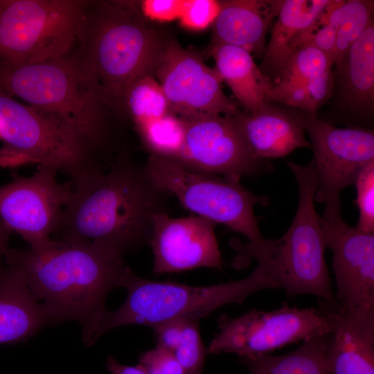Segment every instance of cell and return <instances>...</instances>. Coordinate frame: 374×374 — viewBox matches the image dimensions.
Returning a JSON list of instances; mask_svg holds the SVG:
<instances>
[{"mask_svg":"<svg viewBox=\"0 0 374 374\" xmlns=\"http://www.w3.org/2000/svg\"><path fill=\"white\" fill-rule=\"evenodd\" d=\"M170 197L144 165L125 152L105 172L73 189L55 240L97 245L123 256L148 244L154 219L168 213Z\"/></svg>","mask_w":374,"mask_h":374,"instance_id":"6da1fadb","label":"cell"},{"mask_svg":"<svg viewBox=\"0 0 374 374\" xmlns=\"http://www.w3.org/2000/svg\"><path fill=\"white\" fill-rule=\"evenodd\" d=\"M3 258L42 301L50 323L81 324L86 345L107 310V295L121 287L129 267L122 256L106 248L55 239L34 249L8 248Z\"/></svg>","mask_w":374,"mask_h":374,"instance_id":"7a4b0ae2","label":"cell"},{"mask_svg":"<svg viewBox=\"0 0 374 374\" xmlns=\"http://www.w3.org/2000/svg\"><path fill=\"white\" fill-rule=\"evenodd\" d=\"M172 39L143 15L139 1L89 2L78 41L79 55L108 110H125L130 87L143 76L154 78Z\"/></svg>","mask_w":374,"mask_h":374,"instance_id":"3957f363","label":"cell"},{"mask_svg":"<svg viewBox=\"0 0 374 374\" xmlns=\"http://www.w3.org/2000/svg\"><path fill=\"white\" fill-rule=\"evenodd\" d=\"M298 184L299 203L295 217L280 238L264 237L255 242H242L232 238L229 244L235 255L230 262L235 269H243L253 260L283 288L287 298L310 294L322 300L332 311L337 303L325 260L326 245L314 207L317 190L314 163L307 165L287 161Z\"/></svg>","mask_w":374,"mask_h":374,"instance_id":"277c9868","label":"cell"},{"mask_svg":"<svg viewBox=\"0 0 374 374\" xmlns=\"http://www.w3.org/2000/svg\"><path fill=\"white\" fill-rule=\"evenodd\" d=\"M0 89L53 117L109 163L112 127L108 109L80 55L69 54L0 69Z\"/></svg>","mask_w":374,"mask_h":374,"instance_id":"5b68a950","label":"cell"},{"mask_svg":"<svg viewBox=\"0 0 374 374\" xmlns=\"http://www.w3.org/2000/svg\"><path fill=\"white\" fill-rule=\"evenodd\" d=\"M121 287L127 292L125 302L118 310H107L102 315L91 334L90 346L117 327L138 324L153 329L175 320L199 321L222 306L241 304L258 291L278 289L259 266L244 278L208 286L151 280L128 267Z\"/></svg>","mask_w":374,"mask_h":374,"instance_id":"8992f818","label":"cell"},{"mask_svg":"<svg viewBox=\"0 0 374 374\" xmlns=\"http://www.w3.org/2000/svg\"><path fill=\"white\" fill-rule=\"evenodd\" d=\"M0 166L32 162L69 179L73 189L105 172L107 161L53 117L0 89Z\"/></svg>","mask_w":374,"mask_h":374,"instance_id":"52a82bcc","label":"cell"},{"mask_svg":"<svg viewBox=\"0 0 374 374\" xmlns=\"http://www.w3.org/2000/svg\"><path fill=\"white\" fill-rule=\"evenodd\" d=\"M89 1L0 0V58L6 64L69 54L79 41Z\"/></svg>","mask_w":374,"mask_h":374,"instance_id":"ba28073f","label":"cell"},{"mask_svg":"<svg viewBox=\"0 0 374 374\" xmlns=\"http://www.w3.org/2000/svg\"><path fill=\"white\" fill-rule=\"evenodd\" d=\"M154 184L187 210L255 242L263 238L253 209L269 199L245 188L240 179L192 171L177 161L150 155L144 165Z\"/></svg>","mask_w":374,"mask_h":374,"instance_id":"9c48e42d","label":"cell"},{"mask_svg":"<svg viewBox=\"0 0 374 374\" xmlns=\"http://www.w3.org/2000/svg\"><path fill=\"white\" fill-rule=\"evenodd\" d=\"M334 311L300 308L285 304L270 311L252 309L236 317L222 314L218 332L206 354L232 353L240 357L269 354L286 346L313 337L332 333Z\"/></svg>","mask_w":374,"mask_h":374,"instance_id":"30bf717a","label":"cell"},{"mask_svg":"<svg viewBox=\"0 0 374 374\" xmlns=\"http://www.w3.org/2000/svg\"><path fill=\"white\" fill-rule=\"evenodd\" d=\"M183 119L186 124L184 141L173 160L185 168L197 172L240 179L273 170L268 160L253 153L235 114Z\"/></svg>","mask_w":374,"mask_h":374,"instance_id":"8fae6325","label":"cell"},{"mask_svg":"<svg viewBox=\"0 0 374 374\" xmlns=\"http://www.w3.org/2000/svg\"><path fill=\"white\" fill-rule=\"evenodd\" d=\"M305 132L314 152L317 184L314 202L323 203L324 211L340 213L341 192L374 161L373 130L339 128L308 116Z\"/></svg>","mask_w":374,"mask_h":374,"instance_id":"7c38bea8","label":"cell"},{"mask_svg":"<svg viewBox=\"0 0 374 374\" xmlns=\"http://www.w3.org/2000/svg\"><path fill=\"white\" fill-rule=\"evenodd\" d=\"M57 172L37 166L30 177H17L0 187V222L37 248L49 242L57 231L73 188L61 184Z\"/></svg>","mask_w":374,"mask_h":374,"instance_id":"4fadbf2b","label":"cell"},{"mask_svg":"<svg viewBox=\"0 0 374 374\" xmlns=\"http://www.w3.org/2000/svg\"><path fill=\"white\" fill-rule=\"evenodd\" d=\"M170 112L191 118L210 115H234L241 110L222 89L215 69L206 66L202 55L182 48L174 39L165 50L156 69Z\"/></svg>","mask_w":374,"mask_h":374,"instance_id":"5bb4252c","label":"cell"},{"mask_svg":"<svg viewBox=\"0 0 374 374\" xmlns=\"http://www.w3.org/2000/svg\"><path fill=\"white\" fill-rule=\"evenodd\" d=\"M319 222L333 254L336 311L374 308V233L346 224L340 213L324 211Z\"/></svg>","mask_w":374,"mask_h":374,"instance_id":"9a60e30c","label":"cell"},{"mask_svg":"<svg viewBox=\"0 0 374 374\" xmlns=\"http://www.w3.org/2000/svg\"><path fill=\"white\" fill-rule=\"evenodd\" d=\"M215 225L198 215L174 218L166 212L157 215L148 242L154 256L153 273L221 269L223 260Z\"/></svg>","mask_w":374,"mask_h":374,"instance_id":"2e32d148","label":"cell"},{"mask_svg":"<svg viewBox=\"0 0 374 374\" xmlns=\"http://www.w3.org/2000/svg\"><path fill=\"white\" fill-rule=\"evenodd\" d=\"M308 116L265 101L254 112L240 111L235 118L253 153L268 160L285 157L297 148H311L305 137Z\"/></svg>","mask_w":374,"mask_h":374,"instance_id":"e0dca14e","label":"cell"},{"mask_svg":"<svg viewBox=\"0 0 374 374\" xmlns=\"http://www.w3.org/2000/svg\"><path fill=\"white\" fill-rule=\"evenodd\" d=\"M283 0L220 1V11L212 24L208 48L228 44L262 58L266 48V34L278 17Z\"/></svg>","mask_w":374,"mask_h":374,"instance_id":"ac0fdd59","label":"cell"},{"mask_svg":"<svg viewBox=\"0 0 374 374\" xmlns=\"http://www.w3.org/2000/svg\"><path fill=\"white\" fill-rule=\"evenodd\" d=\"M329 0H283L270 39L262 56L260 71L273 82L291 55L308 42L321 24Z\"/></svg>","mask_w":374,"mask_h":374,"instance_id":"d6986e66","label":"cell"},{"mask_svg":"<svg viewBox=\"0 0 374 374\" xmlns=\"http://www.w3.org/2000/svg\"><path fill=\"white\" fill-rule=\"evenodd\" d=\"M335 312L330 374H374V308Z\"/></svg>","mask_w":374,"mask_h":374,"instance_id":"ffe728a7","label":"cell"},{"mask_svg":"<svg viewBox=\"0 0 374 374\" xmlns=\"http://www.w3.org/2000/svg\"><path fill=\"white\" fill-rule=\"evenodd\" d=\"M41 303L13 267H0V344L26 341L48 324Z\"/></svg>","mask_w":374,"mask_h":374,"instance_id":"44dd1931","label":"cell"},{"mask_svg":"<svg viewBox=\"0 0 374 374\" xmlns=\"http://www.w3.org/2000/svg\"><path fill=\"white\" fill-rule=\"evenodd\" d=\"M341 104L350 114L371 118L374 108V26L373 21L336 69Z\"/></svg>","mask_w":374,"mask_h":374,"instance_id":"7402d4cb","label":"cell"},{"mask_svg":"<svg viewBox=\"0 0 374 374\" xmlns=\"http://www.w3.org/2000/svg\"><path fill=\"white\" fill-rule=\"evenodd\" d=\"M215 60V69L235 98L251 113L265 101L272 87L271 80L256 65L250 53L240 47L221 44L207 48Z\"/></svg>","mask_w":374,"mask_h":374,"instance_id":"603a6c76","label":"cell"},{"mask_svg":"<svg viewBox=\"0 0 374 374\" xmlns=\"http://www.w3.org/2000/svg\"><path fill=\"white\" fill-rule=\"evenodd\" d=\"M332 332L313 337L284 355L240 357L249 374H330Z\"/></svg>","mask_w":374,"mask_h":374,"instance_id":"cb8c5ba5","label":"cell"},{"mask_svg":"<svg viewBox=\"0 0 374 374\" xmlns=\"http://www.w3.org/2000/svg\"><path fill=\"white\" fill-rule=\"evenodd\" d=\"M199 320L180 319L154 328L157 346L173 354L185 374H202L206 348L202 342Z\"/></svg>","mask_w":374,"mask_h":374,"instance_id":"d4e9b609","label":"cell"},{"mask_svg":"<svg viewBox=\"0 0 374 374\" xmlns=\"http://www.w3.org/2000/svg\"><path fill=\"white\" fill-rule=\"evenodd\" d=\"M374 1L371 0L330 1L321 24L332 26L337 36L334 65L338 68L351 46L372 21Z\"/></svg>","mask_w":374,"mask_h":374,"instance_id":"484cf974","label":"cell"},{"mask_svg":"<svg viewBox=\"0 0 374 374\" xmlns=\"http://www.w3.org/2000/svg\"><path fill=\"white\" fill-rule=\"evenodd\" d=\"M333 64L321 51L309 42L290 57L266 96L273 103L278 96L294 87L306 84L332 71Z\"/></svg>","mask_w":374,"mask_h":374,"instance_id":"4316f807","label":"cell"},{"mask_svg":"<svg viewBox=\"0 0 374 374\" xmlns=\"http://www.w3.org/2000/svg\"><path fill=\"white\" fill-rule=\"evenodd\" d=\"M150 155L175 159L184 144L185 121L171 113L136 126Z\"/></svg>","mask_w":374,"mask_h":374,"instance_id":"83f0119b","label":"cell"},{"mask_svg":"<svg viewBox=\"0 0 374 374\" xmlns=\"http://www.w3.org/2000/svg\"><path fill=\"white\" fill-rule=\"evenodd\" d=\"M125 110L135 127L170 112L161 84L151 75L143 76L130 87L125 98Z\"/></svg>","mask_w":374,"mask_h":374,"instance_id":"f1b7e54d","label":"cell"},{"mask_svg":"<svg viewBox=\"0 0 374 374\" xmlns=\"http://www.w3.org/2000/svg\"><path fill=\"white\" fill-rule=\"evenodd\" d=\"M334 80L332 71L329 72L284 93L273 103L296 108L310 116L316 117L317 110L332 93Z\"/></svg>","mask_w":374,"mask_h":374,"instance_id":"f546056e","label":"cell"},{"mask_svg":"<svg viewBox=\"0 0 374 374\" xmlns=\"http://www.w3.org/2000/svg\"><path fill=\"white\" fill-rule=\"evenodd\" d=\"M354 184L359 209V220L355 227L365 233H374V161L359 173Z\"/></svg>","mask_w":374,"mask_h":374,"instance_id":"4dcf8cb0","label":"cell"},{"mask_svg":"<svg viewBox=\"0 0 374 374\" xmlns=\"http://www.w3.org/2000/svg\"><path fill=\"white\" fill-rule=\"evenodd\" d=\"M220 8V1L186 0L179 18L180 24L190 30H204L212 26Z\"/></svg>","mask_w":374,"mask_h":374,"instance_id":"1f68e13d","label":"cell"},{"mask_svg":"<svg viewBox=\"0 0 374 374\" xmlns=\"http://www.w3.org/2000/svg\"><path fill=\"white\" fill-rule=\"evenodd\" d=\"M139 364L147 374H185L173 354L157 346L143 353Z\"/></svg>","mask_w":374,"mask_h":374,"instance_id":"d6a6232c","label":"cell"},{"mask_svg":"<svg viewBox=\"0 0 374 374\" xmlns=\"http://www.w3.org/2000/svg\"><path fill=\"white\" fill-rule=\"evenodd\" d=\"M186 0H143L139 1L143 15L151 21L179 19Z\"/></svg>","mask_w":374,"mask_h":374,"instance_id":"836d02e7","label":"cell"},{"mask_svg":"<svg viewBox=\"0 0 374 374\" xmlns=\"http://www.w3.org/2000/svg\"><path fill=\"white\" fill-rule=\"evenodd\" d=\"M308 42L312 44L328 57L334 65L336 55L337 36L334 28L328 24H321Z\"/></svg>","mask_w":374,"mask_h":374,"instance_id":"e575fe53","label":"cell"},{"mask_svg":"<svg viewBox=\"0 0 374 374\" xmlns=\"http://www.w3.org/2000/svg\"><path fill=\"white\" fill-rule=\"evenodd\" d=\"M105 366L111 374H147L139 364L136 366L122 364L112 356L107 357Z\"/></svg>","mask_w":374,"mask_h":374,"instance_id":"d590c367","label":"cell"},{"mask_svg":"<svg viewBox=\"0 0 374 374\" xmlns=\"http://www.w3.org/2000/svg\"><path fill=\"white\" fill-rule=\"evenodd\" d=\"M10 233V231L0 222V262L1 258H3L6 250L8 249V244Z\"/></svg>","mask_w":374,"mask_h":374,"instance_id":"8d00e7d4","label":"cell"}]
</instances>
